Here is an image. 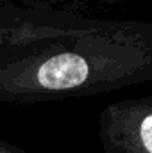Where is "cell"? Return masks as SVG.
Returning <instances> with one entry per match:
<instances>
[{
  "label": "cell",
  "mask_w": 152,
  "mask_h": 153,
  "mask_svg": "<svg viewBox=\"0 0 152 153\" xmlns=\"http://www.w3.org/2000/svg\"><path fill=\"white\" fill-rule=\"evenodd\" d=\"M88 78V62L75 53H59L47 59L38 68L36 82L48 91H65L84 84Z\"/></svg>",
  "instance_id": "cell-1"
},
{
  "label": "cell",
  "mask_w": 152,
  "mask_h": 153,
  "mask_svg": "<svg viewBox=\"0 0 152 153\" xmlns=\"http://www.w3.org/2000/svg\"><path fill=\"white\" fill-rule=\"evenodd\" d=\"M141 141L149 153H152V114L147 116L141 123Z\"/></svg>",
  "instance_id": "cell-2"
},
{
  "label": "cell",
  "mask_w": 152,
  "mask_h": 153,
  "mask_svg": "<svg viewBox=\"0 0 152 153\" xmlns=\"http://www.w3.org/2000/svg\"><path fill=\"white\" fill-rule=\"evenodd\" d=\"M0 153H23V152H20V150H16L14 146L5 144V143H2V141H0Z\"/></svg>",
  "instance_id": "cell-3"
}]
</instances>
